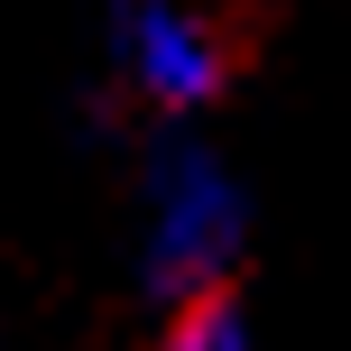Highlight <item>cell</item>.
<instances>
[{
	"label": "cell",
	"mask_w": 351,
	"mask_h": 351,
	"mask_svg": "<svg viewBox=\"0 0 351 351\" xmlns=\"http://www.w3.org/2000/svg\"><path fill=\"white\" fill-rule=\"evenodd\" d=\"M102 65L139 121L194 130L231 93V37L204 0H102Z\"/></svg>",
	"instance_id": "2"
},
{
	"label": "cell",
	"mask_w": 351,
	"mask_h": 351,
	"mask_svg": "<svg viewBox=\"0 0 351 351\" xmlns=\"http://www.w3.org/2000/svg\"><path fill=\"white\" fill-rule=\"evenodd\" d=\"M158 351H259V342H250V315L231 296H194V305H167Z\"/></svg>",
	"instance_id": "3"
},
{
	"label": "cell",
	"mask_w": 351,
	"mask_h": 351,
	"mask_svg": "<svg viewBox=\"0 0 351 351\" xmlns=\"http://www.w3.org/2000/svg\"><path fill=\"white\" fill-rule=\"evenodd\" d=\"M250 259V185L222 148L167 130L139 167V287L158 305L231 296Z\"/></svg>",
	"instance_id": "1"
}]
</instances>
